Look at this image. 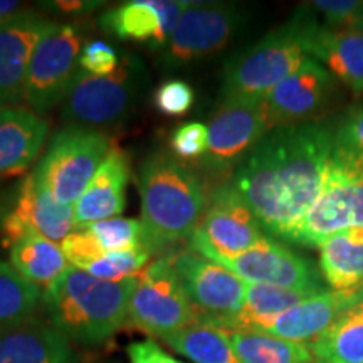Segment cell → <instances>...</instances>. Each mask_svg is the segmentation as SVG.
Here are the masks:
<instances>
[{
	"mask_svg": "<svg viewBox=\"0 0 363 363\" xmlns=\"http://www.w3.org/2000/svg\"><path fill=\"white\" fill-rule=\"evenodd\" d=\"M293 19L301 33L308 56L325 65L333 78L350 88L355 96L363 93V33L357 29H330L321 26L311 9H298Z\"/></svg>",
	"mask_w": 363,
	"mask_h": 363,
	"instance_id": "cell-17",
	"label": "cell"
},
{
	"mask_svg": "<svg viewBox=\"0 0 363 363\" xmlns=\"http://www.w3.org/2000/svg\"><path fill=\"white\" fill-rule=\"evenodd\" d=\"M348 227H363V158L343 152L335 143L321 194L288 242L320 247Z\"/></svg>",
	"mask_w": 363,
	"mask_h": 363,
	"instance_id": "cell-5",
	"label": "cell"
},
{
	"mask_svg": "<svg viewBox=\"0 0 363 363\" xmlns=\"http://www.w3.org/2000/svg\"><path fill=\"white\" fill-rule=\"evenodd\" d=\"M138 190L148 251L169 256L170 247L189 242L207 207L199 172L172 152L157 150L140 167Z\"/></svg>",
	"mask_w": 363,
	"mask_h": 363,
	"instance_id": "cell-2",
	"label": "cell"
},
{
	"mask_svg": "<svg viewBox=\"0 0 363 363\" xmlns=\"http://www.w3.org/2000/svg\"><path fill=\"white\" fill-rule=\"evenodd\" d=\"M43 305V289L0 261V333L24 323Z\"/></svg>",
	"mask_w": 363,
	"mask_h": 363,
	"instance_id": "cell-30",
	"label": "cell"
},
{
	"mask_svg": "<svg viewBox=\"0 0 363 363\" xmlns=\"http://www.w3.org/2000/svg\"><path fill=\"white\" fill-rule=\"evenodd\" d=\"M83 30L74 22H49L35 45L27 71L24 103L38 115H45L65 103L81 69Z\"/></svg>",
	"mask_w": 363,
	"mask_h": 363,
	"instance_id": "cell-8",
	"label": "cell"
},
{
	"mask_svg": "<svg viewBox=\"0 0 363 363\" xmlns=\"http://www.w3.org/2000/svg\"><path fill=\"white\" fill-rule=\"evenodd\" d=\"M195 101L194 88L182 79H169L158 86L153 94V106L165 116L185 115Z\"/></svg>",
	"mask_w": 363,
	"mask_h": 363,
	"instance_id": "cell-34",
	"label": "cell"
},
{
	"mask_svg": "<svg viewBox=\"0 0 363 363\" xmlns=\"http://www.w3.org/2000/svg\"><path fill=\"white\" fill-rule=\"evenodd\" d=\"M308 59L299 27L291 17L227 62L222 98L262 99Z\"/></svg>",
	"mask_w": 363,
	"mask_h": 363,
	"instance_id": "cell-6",
	"label": "cell"
},
{
	"mask_svg": "<svg viewBox=\"0 0 363 363\" xmlns=\"http://www.w3.org/2000/svg\"><path fill=\"white\" fill-rule=\"evenodd\" d=\"M208 147V128L203 123L190 121L179 125L170 135L172 155L187 163V160H201Z\"/></svg>",
	"mask_w": 363,
	"mask_h": 363,
	"instance_id": "cell-33",
	"label": "cell"
},
{
	"mask_svg": "<svg viewBox=\"0 0 363 363\" xmlns=\"http://www.w3.org/2000/svg\"><path fill=\"white\" fill-rule=\"evenodd\" d=\"M244 22L238 4L190 2L158 62L167 71L182 69L222 51Z\"/></svg>",
	"mask_w": 363,
	"mask_h": 363,
	"instance_id": "cell-11",
	"label": "cell"
},
{
	"mask_svg": "<svg viewBox=\"0 0 363 363\" xmlns=\"http://www.w3.org/2000/svg\"><path fill=\"white\" fill-rule=\"evenodd\" d=\"M269 238L247 203L229 182L208 194L199 227L189 239V249L201 256H238Z\"/></svg>",
	"mask_w": 363,
	"mask_h": 363,
	"instance_id": "cell-13",
	"label": "cell"
},
{
	"mask_svg": "<svg viewBox=\"0 0 363 363\" xmlns=\"http://www.w3.org/2000/svg\"><path fill=\"white\" fill-rule=\"evenodd\" d=\"M189 4L187 0H131L104 12L99 26L118 39L148 43L150 49L162 51Z\"/></svg>",
	"mask_w": 363,
	"mask_h": 363,
	"instance_id": "cell-19",
	"label": "cell"
},
{
	"mask_svg": "<svg viewBox=\"0 0 363 363\" xmlns=\"http://www.w3.org/2000/svg\"><path fill=\"white\" fill-rule=\"evenodd\" d=\"M363 301V289L358 291H323L305 299L291 310L259 330L296 343H311L328 330L345 311Z\"/></svg>",
	"mask_w": 363,
	"mask_h": 363,
	"instance_id": "cell-20",
	"label": "cell"
},
{
	"mask_svg": "<svg viewBox=\"0 0 363 363\" xmlns=\"http://www.w3.org/2000/svg\"><path fill=\"white\" fill-rule=\"evenodd\" d=\"M0 363H78V355L61 331L33 316L0 333Z\"/></svg>",
	"mask_w": 363,
	"mask_h": 363,
	"instance_id": "cell-23",
	"label": "cell"
},
{
	"mask_svg": "<svg viewBox=\"0 0 363 363\" xmlns=\"http://www.w3.org/2000/svg\"><path fill=\"white\" fill-rule=\"evenodd\" d=\"M320 269L333 291L363 289V227H348L320 246Z\"/></svg>",
	"mask_w": 363,
	"mask_h": 363,
	"instance_id": "cell-24",
	"label": "cell"
},
{
	"mask_svg": "<svg viewBox=\"0 0 363 363\" xmlns=\"http://www.w3.org/2000/svg\"><path fill=\"white\" fill-rule=\"evenodd\" d=\"M206 257L224 266L225 269L251 284L308 289L315 293L326 291L320 272L311 264V261L272 238H266L257 246L238 256L211 254Z\"/></svg>",
	"mask_w": 363,
	"mask_h": 363,
	"instance_id": "cell-14",
	"label": "cell"
},
{
	"mask_svg": "<svg viewBox=\"0 0 363 363\" xmlns=\"http://www.w3.org/2000/svg\"><path fill=\"white\" fill-rule=\"evenodd\" d=\"M0 230L9 247L29 230L61 244L74 230V207L59 202L29 174L13 189L11 203L0 216Z\"/></svg>",
	"mask_w": 363,
	"mask_h": 363,
	"instance_id": "cell-15",
	"label": "cell"
},
{
	"mask_svg": "<svg viewBox=\"0 0 363 363\" xmlns=\"http://www.w3.org/2000/svg\"><path fill=\"white\" fill-rule=\"evenodd\" d=\"M167 257L197 311L199 321L222 330L233 323L244 306L246 281L192 249L174 251Z\"/></svg>",
	"mask_w": 363,
	"mask_h": 363,
	"instance_id": "cell-12",
	"label": "cell"
},
{
	"mask_svg": "<svg viewBox=\"0 0 363 363\" xmlns=\"http://www.w3.org/2000/svg\"><path fill=\"white\" fill-rule=\"evenodd\" d=\"M207 128L208 147L201 158V169L207 177L225 184L269 133L264 101L256 98H222Z\"/></svg>",
	"mask_w": 363,
	"mask_h": 363,
	"instance_id": "cell-9",
	"label": "cell"
},
{
	"mask_svg": "<svg viewBox=\"0 0 363 363\" xmlns=\"http://www.w3.org/2000/svg\"><path fill=\"white\" fill-rule=\"evenodd\" d=\"M224 331L242 363H313L310 345L306 343L289 342L262 331Z\"/></svg>",
	"mask_w": 363,
	"mask_h": 363,
	"instance_id": "cell-29",
	"label": "cell"
},
{
	"mask_svg": "<svg viewBox=\"0 0 363 363\" xmlns=\"http://www.w3.org/2000/svg\"><path fill=\"white\" fill-rule=\"evenodd\" d=\"M111 150L104 131L67 125L52 136L33 174L59 202L74 206Z\"/></svg>",
	"mask_w": 363,
	"mask_h": 363,
	"instance_id": "cell-7",
	"label": "cell"
},
{
	"mask_svg": "<svg viewBox=\"0 0 363 363\" xmlns=\"http://www.w3.org/2000/svg\"><path fill=\"white\" fill-rule=\"evenodd\" d=\"M352 29L362 30V33H363V7L360 9V12H358V16H357V19H355V22H353Z\"/></svg>",
	"mask_w": 363,
	"mask_h": 363,
	"instance_id": "cell-42",
	"label": "cell"
},
{
	"mask_svg": "<svg viewBox=\"0 0 363 363\" xmlns=\"http://www.w3.org/2000/svg\"><path fill=\"white\" fill-rule=\"evenodd\" d=\"M61 249L65 252L66 261L78 269H86L89 264L106 256V251L101 247V244L86 227L72 230L61 242Z\"/></svg>",
	"mask_w": 363,
	"mask_h": 363,
	"instance_id": "cell-35",
	"label": "cell"
},
{
	"mask_svg": "<svg viewBox=\"0 0 363 363\" xmlns=\"http://www.w3.org/2000/svg\"><path fill=\"white\" fill-rule=\"evenodd\" d=\"M333 148L335 126L326 121L281 126L257 143L229 184L269 238L288 240L321 194Z\"/></svg>",
	"mask_w": 363,
	"mask_h": 363,
	"instance_id": "cell-1",
	"label": "cell"
},
{
	"mask_svg": "<svg viewBox=\"0 0 363 363\" xmlns=\"http://www.w3.org/2000/svg\"><path fill=\"white\" fill-rule=\"evenodd\" d=\"M199 321L169 257L150 262L136 278L130 301V323L157 338H165Z\"/></svg>",
	"mask_w": 363,
	"mask_h": 363,
	"instance_id": "cell-10",
	"label": "cell"
},
{
	"mask_svg": "<svg viewBox=\"0 0 363 363\" xmlns=\"http://www.w3.org/2000/svg\"><path fill=\"white\" fill-rule=\"evenodd\" d=\"M162 342L194 363H242L225 331L206 321H195Z\"/></svg>",
	"mask_w": 363,
	"mask_h": 363,
	"instance_id": "cell-28",
	"label": "cell"
},
{
	"mask_svg": "<svg viewBox=\"0 0 363 363\" xmlns=\"http://www.w3.org/2000/svg\"><path fill=\"white\" fill-rule=\"evenodd\" d=\"M48 133V120L29 108H0V179L26 174L43 152Z\"/></svg>",
	"mask_w": 363,
	"mask_h": 363,
	"instance_id": "cell-21",
	"label": "cell"
},
{
	"mask_svg": "<svg viewBox=\"0 0 363 363\" xmlns=\"http://www.w3.org/2000/svg\"><path fill=\"white\" fill-rule=\"evenodd\" d=\"M150 257H152V252L148 251L147 246H142L131 249V251L106 254L101 259L81 271H86L94 278L104 281H123L136 278L150 264Z\"/></svg>",
	"mask_w": 363,
	"mask_h": 363,
	"instance_id": "cell-32",
	"label": "cell"
},
{
	"mask_svg": "<svg viewBox=\"0 0 363 363\" xmlns=\"http://www.w3.org/2000/svg\"><path fill=\"white\" fill-rule=\"evenodd\" d=\"M128 180V157L121 148L113 147L79 201L74 203V229L120 217L125 211Z\"/></svg>",
	"mask_w": 363,
	"mask_h": 363,
	"instance_id": "cell-22",
	"label": "cell"
},
{
	"mask_svg": "<svg viewBox=\"0 0 363 363\" xmlns=\"http://www.w3.org/2000/svg\"><path fill=\"white\" fill-rule=\"evenodd\" d=\"M120 54L103 40H91L83 48L79 67L91 76H108L120 66Z\"/></svg>",
	"mask_w": 363,
	"mask_h": 363,
	"instance_id": "cell-38",
	"label": "cell"
},
{
	"mask_svg": "<svg viewBox=\"0 0 363 363\" xmlns=\"http://www.w3.org/2000/svg\"><path fill=\"white\" fill-rule=\"evenodd\" d=\"M21 11L19 2H7V0H0V21L6 19V17L12 16V13Z\"/></svg>",
	"mask_w": 363,
	"mask_h": 363,
	"instance_id": "cell-41",
	"label": "cell"
},
{
	"mask_svg": "<svg viewBox=\"0 0 363 363\" xmlns=\"http://www.w3.org/2000/svg\"><path fill=\"white\" fill-rule=\"evenodd\" d=\"M148 86V72L136 54L123 52L120 66L108 76L78 71L62 103L61 116L69 125L103 128L121 123L135 111Z\"/></svg>",
	"mask_w": 363,
	"mask_h": 363,
	"instance_id": "cell-4",
	"label": "cell"
},
{
	"mask_svg": "<svg viewBox=\"0 0 363 363\" xmlns=\"http://www.w3.org/2000/svg\"><path fill=\"white\" fill-rule=\"evenodd\" d=\"M130 363H184L165 352L155 340L148 338L143 342H133L126 348Z\"/></svg>",
	"mask_w": 363,
	"mask_h": 363,
	"instance_id": "cell-39",
	"label": "cell"
},
{
	"mask_svg": "<svg viewBox=\"0 0 363 363\" xmlns=\"http://www.w3.org/2000/svg\"><path fill=\"white\" fill-rule=\"evenodd\" d=\"M9 262L22 278L39 286L43 291L67 267L62 249L34 230H29L12 244Z\"/></svg>",
	"mask_w": 363,
	"mask_h": 363,
	"instance_id": "cell-25",
	"label": "cell"
},
{
	"mask_svg": "<svg viewBox=\"0 0 363 363\" xmlns=\"http://www.w3.org/2000/svg\"><path fill=\"white\" fill-rule=\"evenodd\" d=\"M86 229L98 239V242L101 244L106 254L131 251V249L147 246L142 220L115 217V219L96 222V224L88 225Z\"/></svg>",
	"mask_w": 363,
	"mask_h": 363,
	"instance_id": "cell-31",
	"label": "cell"
},
{
	"mask_svg": "<svg viewBox=\"0 0 363 363\" xmlns=\"http://www.w3.org/2000/svg\"><path fill=\"white\" fill-rule=\"evenodd\" d=\"M335 78L315 59L281 81L262 101L269 131L281 126L318 121L316 118L333 103Z\"/></svg>",
	"mask_w": 363,
	"mask_h": 363,
	"instance_id": "cell-16",
	"label": "cell"
},
{
	"mask_svg": "<svg viewBox=\"0 0 363 363\" xmlns=\"http://www.w3.org/2000/svg\"><path fill=\"white\" fill-rule=\"evenodd\" d=\"M315 291L308 289L279 288V286L251 284L246 286L244 306L234 321L224 330H252L259 331L274 321L276 318L291 310L305 299L315 296Z\"/></svg>",
	"mask_w": 363,
	"mask_h": 363,
	"instance_id": "cell-26",
	"label": "cell"
},
{
	"mask_svg": "<svg viewBox=\"0 0 363 363\" xmlns=\"http://www.w3.org/2000/svg\"><path fill=\"white\" fill-rule=\"evenodd\" d=\"M335 143L340 150L363 158V104L353 106L335 126Z\"/></svg>",
	"mask_w": 363,
	"mask_h": 363,
	"instance_id": "cell-37",
	"label": "cell"
},
{
	"mask_svg": "<svg viewBox=\"0 0 363 363\" xmlns=\"http://www.w3.org/2000/svg\"><path fill=\"white\" fill-rule=\"evenodd\" d=\"M136 278L104 281L67 266L43 291L48 321L71 343L101 345L130 323V301Z\"/></svg>",
	"mask_w": 363,
	"mask_h": 363,
	"instance_id": "cell-3",
	"label": "cell"
},
{
	"mask_svg": "<svg viewBox=\"0 0 363 363\" xmlns=\"http://www.w3.org/2000/svg\"><path fill=\"white\" fill-rule=\"evenodd\" d=\"M313 363H363V301L310 343Z\"/></svg>",
	"mask_w": 363,
	"mask_h": 363,
	"instance_id": "cell-27",
	"label": "cell"
},
{
	"mask_svg": "<svg viewBox=\"0 0 363 363\" xmlns=\"http://www.w3.org/2000/svg\"><path fill=\"white\" fill-rule=\"evenodd\" d=\"M49 22L33 9L0 21V108L24 101L30 57Z\"/></svg>",
	"mask_w": 363,
	"mask_h": 363,
	"instance_id": "cell-18",
	"label": "cell"
},
{
	"mask_svg": "<svg viewBox=\"0 0 363 363\" xmlns=\"http://www.w3.org/2000/svg\"><path fill=\"white\" fill-rule=\"evenodd\" d=\"M45 9L52 12L66 13V16H76V13H84L96 11L103 6V2H89V0H57V2H45Z\"/></svg>",
	"mask_w": 363,
	"mask_h": 363,
	"instance_id": "cell-40",
	"label": "cell"
},
{
	"mask_svg": "<svg viewBox=\"0 0 363 363\" xmlns=\"http://www.w3.org/2000/svg\"><path fill=\"white\" fill-rule=\"evenodd\" d=\"M308 7L313 16H320V24L330 29H352L358 12L363 7L360 0H316L310 2Z\"/></svg>",
	"mask_w": 363,
	"mask_h": 363,
	"instance_id": "cell-36",
	"label": "cell"
}]
</instances>
